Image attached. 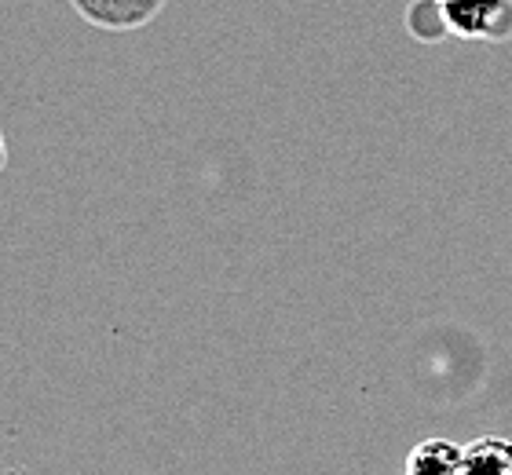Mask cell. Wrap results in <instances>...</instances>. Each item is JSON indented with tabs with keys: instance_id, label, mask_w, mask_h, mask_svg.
<instances>
[{
	"instance_id": "5b68a950",
	"label": "cell",
	"mask_w": 512,
	"mask_h": 475,
	"mask_svg": "<svg viewBox=\"0 0 512 475\" xmlns=\"http://www.w3.org/2000/svg\"><path fill=\"white\" fill-rule=\"evenodd\" d=\"M509 475H512V472H509Z\"/></svg>"
},
{
	"instance_id": "277c9868",
	"label": "cell",
	"mask_w": 512,
	"mask_h": 475,
	"mask_svg": "<svg viewBox=\"0 0 512 475\" xmlns=\"http://www.w3.org/2000/svg\"><path fill=\"white\" fill-rule=\"evenodd\" d=\"M403 475H461V446L447 439H425L410 450Z\"/></svg>"
},
{
	"instance_id": "7a4b0ae2",
	"label": "cell",
	"mask_w": 512,
	"mask_h": 475,
	"mask_svg": "<svg viewBox=\"0 0 512 475\" xmlns=\"http://www.w3.org/2000/svg\"><path fill=\"white\" fill-rule=\"evenodd\" d=\"M70 4L99 30H139L165 8V0H70Z\"/></svg>"
},
{
	"instance_id": "3957f363",
	"label": "cell",
	"mask_w": 512,
	"mask_h": 475,
	"mask_svg": "<svg viewBox=\"0 0 512 475\" xmlns=\"http://www.w3.org/2000/svg\"><path fill=\"white\" fill-rule=\"evenodd\" d=\"M512 472V439L480 435L476 443L461 446V475H509Z\"/></svg>"
},
{
	"instance_id": "6da1fadb",
	"label": "cell",
	"mask_w": 512,
	"mask_h": 475,
	"mask_svg": "<svg viewBox=\"0 0 512 475\" xmlns=\"http://www.w3.org/2000/svg\"><path fill=\"white\" fill-rule=\"evenodd\" d=\"M447 30L461 41H512V0H436Z\"/></svg>"
}]
</instances>
